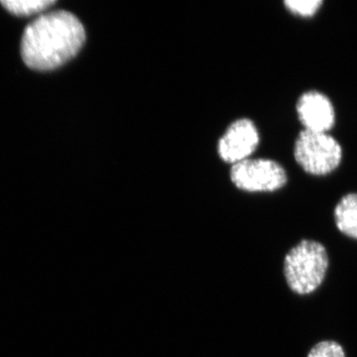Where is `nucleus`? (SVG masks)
I'll return each instance as SVG.
<instances>
[{
	"instance_id": "obj_2",
	"label": "nucleus",
	"mask_w": 357,
	"mask_h": 357,
	"mask_svg": "<svg viewBox=\"0 0 357 357\" xmlns=\"http://www.w3.org/2000/svg\"><path fill=\"white\" fill-rule=\"evenodd\" d=\"M328 264V251L323 244L303 239L284 259V276L289 288L298 295L314 293L325 281Z\"/></svg>"
},
{
	"instance_id": "obj_6",
	"label": "nucleus",
	"mask_w": 357,
	"mask_h": 357,
	"mask_svg": "<svg viewBox=\"0 0 357 357\" xmlns=\"http://www.w3.org/2000/svg\"><path fill=\"white\" fill-rule=\"evenodd\" d=\"M296 109L305 130L326 132L335 126V112L333 102L318 91L303 93L298 100Z\"/></svg>"
},
{
	"instance_id": "obj_8",
	"label": "nucleus",
	"mask_w": 357,
	"mask_h": 357,
	"mask_svg": "<svg viewBox=\"0 0 357 357\" xmlns=\"http://www.w3.org/2000/svg\"><path fill=\"white\" fill-rule=\"evenodd\" d=\"M1 6L9 13L17 16H31L44 13L49 7L54 6V0H2ZM41 15V14H40Z\"/></svg>"
},
{
	"instance_id": "obj_1",
	"label": "nucleus",
	"mask_w": 357,
	"mask_h": 357,
	"mask_svg": "<svg viewBox=\"0 0 357 357\" xmlns=\"http://www.w3.org/2000/svg\"><path fill=\"white\" fill-rule=\"evenodd\" d=\"M86 41V31L76 15L65 10L39 15L23 33L21 56L27 67L51 70L69 62Z\"/></svg>"
},
{
	"instance_id": "obj_7",
	"label": "nucleus",
	"mask_w": 357,
	"mask_h": 357,
	"mask_svg": "<svg viewBox=\"0 0 357 357\" xmlns=\"http://www.w3.org/2000/svg\"><path fill=\"white\" fill-rule=\"evenodd\" d=\"M335 222L344 236L357 239V194H347L335 206Z\"/></svg>"
},
{
	"instance_id": "obj_4",
	"label": "nucleus",
	"mask_w": 357,
	"mask_h": 357,
	"mask_svg": "<svg viewBox=\"0 0 357 357\" xmlns=\"http://www.w3.org/2000/svg\"><path fill=\"white\" fill-rule=\"evenodd\" d=\"M234 184L243 191L274 192L287 183L285 169L269 159H246L231 169Z\"/></svg>"
},
{
	"instance_id": "obj_10",
	"label": "nucleus",
	"mask_w": 357,
	"mask_h": 357,
	"mask_svg": "<svg viewBox=\"0 0 357 357\" xmlns=\"http://www.w3.org/2000/svg\"><path fill=\"white\" fill-rule=\"evenodd\" d=\"M323 3V0H286L284 1V4L291 13L306 16V17L316 14Z\"/></svg>"
},
{
	"instance_id": "obj_5",
	"label": "nucleus",
	"mask_w": 357,
	"mask_h": 357,
	"mask_svg": "<svg viewBox=\"0 0 357 357\" xmlns=\"http://www.w3.org/2000/svg\"><path fill=\"white\" fill-rule=\"evenodd\" d=\"M259 144V133L252 121L239 119L227 129L218 143V154L223 161L237 164L248 159Z\"/></svg>"
},
{
	"instance_id": "obj_9",
	"label": "nucleus",
	"mask_w": 357,
	"mask_h": 357,
	"mask_svg": "<svg viewBox=\"0 0 357 357\" xmlns=\"http://www.w3.org/2000/svg\"><path fill=\"white\" fill-rule=\"evenodd\" d=\"M307 357H347V354L338 342L323 340L312 347Z\"/></svg>"
},
{
	"instance_id": "obj_3",
	"label": "nucleus",
	"mask_w": 357,
	"mask_h": 357,
	"mask_svg": "<svg viewBox=\"0 0 357 357\" xmlns=\"http://www.w3.org/2000/svg\"><path fill=\"white\" fill-rule=\"evenodd\" d=\"M294 156L307 173L321 176L337 168L342 162V149L330 134L304 129L296 139Z\"/></svg>"
}]
</instances>
